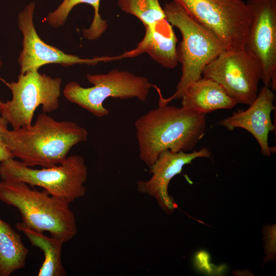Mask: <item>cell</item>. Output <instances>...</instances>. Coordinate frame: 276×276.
Here are the masks:
<instances>
[{"mask_svg": "<svg viewBox=\"0 0 276 276\" xmlns=\"http://www.w3.org/2000/svg\"><path fill=\"white\" fill-rule=\"evenodd\" d=\"M86 78L93 84L92 87H83L79 83L72 81L65 86L63 95L69 102L98 118L109 113L103 104L108 98H136L145 102L150 88L154 86L146 77L118 69L104 74H88Z\"/></svg>", "mask_w": 276, "mask_h": 276, "instance_id": "cell-6", "label": "cell"}, {"mask_svg": "<svg viewBox=\"0 0 276 276\" xmlns=\"http://www.w3.org/2000/svg\"><path fill=\"white\" fill-rule=\"evenodd\" d=\"M8 121L0 115V163L9 158H14L12 153L7 148L3 140V133L8 129Z\"/></svg>", "mask_w": 276, "mask_h": 276, "instance_id": "cell-20", "label": "cell"}, {"mask_svg": "<svg viewBox=\"0 0 276 276\" xmlns=\"http://www.w3.org/2000/svg\"><path fill=\"white\" fill-rule=\"evenodd\" d=\"M212 31L226 50L245 48L251 14L243 0H173Z\"/></svg>", "mask_w": 276, "mask_h": 276, "instance_id": "cell-8", "label": "cell"}, {"mask_svg": "<svg viewBox=\"0 0 276 276\" xmlns=\"http://www.w3.org/2000/svg\"><path fill=\"white\" fill-rule=\"evenodd\" d=\"M35 8V3L31 2L18 15V26L23 35L22 50L18 58L20 74L38 70L41 66L48 64H59L63 66L77 64L95 65L100 62L122 59V55L83 59L76 55L67 54L47 44L39 37L34 26Z\"/></svg>", "mask_w": 276, "mask_h": 276, "instance_id": "cell-11", "label": "cell"}, {"mask_svg": "<svg viewBox=\"0 0 276 276\" xmlns=\"http://www.w3.org/2000/svg\"><path fill=\"white\" fill-rule=\"evenodd\" d=\"M100 3V0H63L55 10L49 13L45 20L53 27H61L65 24L69 13L75 6L81 3L89 4L94 9V16L89 28L83 30V36L88 40H96L107 28V21L103 19L99 13Z\"/></svg>", "mask_w": 276, "mask_h": 276, "instance_id": "cell-18", "label": "cell"}, {"mask_svg": "<svg viewBox=\"0 0 276 276\" xmlns=\"http://www.w3.org/2000/svg\"><path fill=\"white\" fill-rule=\"evenodd\" d=\"M0 200L17 208L22 223L40 232L68 241L77 234V226L70 202L65 199L31 189L19 181L0 182Z\"/></svg>", "mask_w": 276, "mask_h": 276, "instance_id": "cell-4", "label": "cell"}, {"mask_svg": "<svg viewBox=\"0 0 276 276\" xmlns=\"http://www.w3.org/2000/svg\"><path fill=\"white\" fill-rule=\"evenodd\" d=\"M139 156L149 168L160 153L192 150L206 130V114L182 107L158 105L134 122Z\"/></svg>", "mask_w": 276, "mask_h": 276, "instance_id": "cell-1", "label": "cell"}, {"mask_svg": "<svg viewBox=\"0 0 276 276\" xmlns=\"http://www.w3.org/2000/svg\"><path fill=\"white\" fill-rule=\"evenodd\" d=\"M84 127L70 121H57L47 113L28 127L6 130L3 140L14 157L27 166L52 167L63 163L71 148L87 139Z\"/></svg>", "mask_w": 276, "mask_h": 276, "instance_id": "cell-2", "label": "cell"}, {"mask_svg": "<svg viewBox=\"0 0 276 276\" xmlns=\"http://www.w3.org/2000/svg\"><path fill=\"white\" fill-rule=\"evenodd\" d=\"M87 176L85 159L78 154L67 156L61 164L40 169L27 166L14 158L0 163L2 180L22 181L39 187L70 203L85 195Z\"/></svg>", "mask_w": 276, "mask_h": 276, "instance_id": "cell-5", "label": "cell"}, {"mask_svg": "<svg viewBox=\"0 0 276 276\" xmlns=\"http://www.w3.org/2000/svg\"><path fill=\"white\" fill-rule=\"evenodd\" d=\"M181 99V107L205 114L218 109H232L237 104L218 83L204 77L192 82Z\"/></svg>", "mask_w": 276, "mask_h": 276, "instance_id": "cell-15", "label": "cell"}, {"mask_svg": "<svg viewBox=\"0 0 276 276\" xmlns=\"http://www.w3.org/2000/svg\"><path fill=\"white\" fill-rule=\"evenodd\" d=\"M28 255L20 234L0 218V276H9L23 268Z\"/></svg>", "mask_w": 276, "mask_h": 276, "instance_id": "cell-17", "label": "cell"}, {"mask_svg": "<svg viewBox=\"0 0 276 276\" xmlns=\"http://www.w3.org/2000/svg\"><path fill=\"white\" fill-rule=\"evenodd\" d=\"M17 229L22 232L32 245L43 251L44 260L39 269L38 276H64L66 272L61 260L64 242L57 238L49 237L43 232L32 229L22 222L16 224Z\"/></svg>", "mask_w": 276, "mask_h": 276, "instance_id": "cell-16", "label": "cell"}, {"mask_svg": "<svg viewBox=\"0 0 276 276\" xmlns=\"http://www.w3.org/2000/svg\"><path fill=\"white\" fill-rule=\"evenodd\" d=\"M275 95L270 87L264 86L249 107L245 110L238 109L233 114L218 123L229 131L236 128H243L256 139L263 155L270 156L271 149L268 144L269 132L275 129L271 119V112L275 109Z\"/></svg>", "mask_w": 276, "mask_h": 276, "instance_id": "cell-13", "label": "cell"}, {"mask_svg": "<svg viewBox=\"0 0 276 276\" xmlns=\"http://www.w3.org/2000/svg\"><path fill=\"white\" fill-rule=\"evenodd\" d=\"M2 62L1 59V58H0V67H1V66H2ZM3 104H4V102H3L2 101H0V115H1V112H2V108H3Z\"/></svg>", "mask_w": 276, "mask_h": 276, "instance_id": "cell-21", "label": "cell"}, {"mask_svg": "<svg viewBox=\"0 0 276 276\" xmlns=\"http://www.w3.org/2000/svg\"><path fill=\"white\" fill-rule=\"evenodd\" d=\"M211 155V151L206 148L190 153L165 150L149 168V172L152 174L151 178L146 181H137V190L154 198L166 214H171L177 208L174 199L168 194V185L171 179L180 173L185 165L191 164L193 160L199 157L210 158Z\"/></svg>", "mask_w": 276, "mask_h": 276, "instance_id": "cell-12", "label": "cell"}, {"mask_svg": "<svg viewBox=\"0 0 276 276\" xmlns=\"http://www.w3.org/2000/svg\"><path fill=\"white\" fill-rule=\"evenodd\" d=\"M172 26L167 20L150 31H146L143 40L131 51V57L146 53L155 62L167 68H174L178 64L177 37Z\"/></svg>", "mask_w": 276, "mask_h": 276, "instance_id": "cell-14", "label": "cell"}, {"mask_svg": "<svg viewBox=\"0 0 276 276\" xmlns=\"http://www.w3.org/2000/svg\"><path fill=\"white\" fill-rule=\"evenodd\" d=\"M251 18L245 49L259 60L264 86L276 90V0H248Z\"/></svg>", "mask_w": 276, "mask_h": 276, "instance_id": "cell-10", "label": "cell"}, {"mask_svg": "<svg viewBox=\"0 0 276 276\" xmlns=\"http://www.w3.org/2000/svg\"><path fill=\"white\" fill-rule=\"evenodd\" d=\"M120 9L134 16L144 24L145 31L155 29L166 20L159 0H117Z\"/></svg>", "mask_w": 276, "mask_h": 276, "instance_id": "cell-19", "label": "cell"}, {"mask_svg": "<svg viewBox=\"0 0 276 276\" xmlns=\"http://www.w3.org/2000/svg\"><path fill=\"white\" fill-rule=\"evenodd\" d=\"M163 10L167 20L177 28L182 36V40L177 47L178 61L181 64L182 74L176 90L172 96L163 98L158 90V105H161L181 99L187 87L202 78L206 66L226 50L215 33L192 17L174 1L166 3Z\"/></svg>", "mask_w": 276, "mask_h": 276, "instance_id": "cell-3", "label": "cell"}, {"mask_svg": "<svg viewBox=\"0 0 276 276\" xmlns=\"http://www.w3.org/2000/svg\"><path fill=\"white\" fill-rule=\"evenodd\" d=\"M61 83L60 78L41 74L38 70L20 74L17 81L7 83L12 97L4 102L1 115L13 129L30 126L39 106L45 113L59 108Z\"/></svg>", "mask_w": 276, "mask_h": 276, "instance_id": "cell-7", "label": "cell"}, {"mask_svg": "<svg viewBox=\"0 0 276 276\" xmlns=\"http://www.w3.org/2000/svg\"><path fill=\"white\" fill-rule=\"evenodd\" d=\"M258 59L246 49L225 50L204 68L202 76L218 83L237 103L250 105L262 78Z\"/></svg>", "mask_w": 276, "mask_h": 276, "instance_id": "cell-9", "label": "cell"}]
</instances>
